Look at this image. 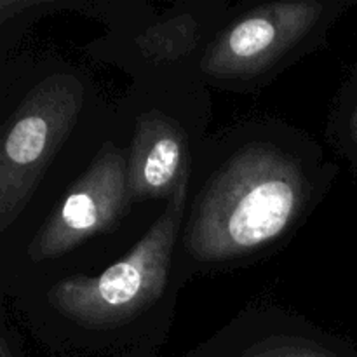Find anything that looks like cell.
I'll return each mask as SVG.
<instances>
[{"instance_id": "2", "label": "cell", "mask_w": 357, "mask_h": 357, "mask_svg": "<svg viewBox=\"0 0 357 357\" xmlns=\"http://www.w3.org/2000/svg\"><path fill=\"white\" fill-rule=\"evenodd\" d=\"M117 128L115 103L54 52L0 59V260L33 236Z\"/></svg>"}, {"instance_id": "8", "label": "cell", "mask_w": 357, "mask_h": 357, "mask_svg": "<svg viewBox=\"0 0 357 357\" xmlns=\"http://www.w3.org/2000/svg\"><path fill=\"white\" fill-rule=\"evenodd\" d=\"M181 357H357V344L274 303H253Z\"/></svg>"}, {"instance_id": "7", "label": "cell", "mask_w": 357, "mask_h": 357, "mask_svg": "<svg viewBox=\"0 0 357 357\" xmlns=\"http://www.w3.org/2000/svg\"><path fill=\"white\" fill-rule=\"evenodd\" d=\"M232 9L225 0H181L164 13L149 3L135 20L89 42L86 52L124 72L131 84L197 79L199 61Z\"/></svg>"}, {"instance_id": "9", "label": "cell", "mask_w": 357, "mask_h": 357, "mask_svg": "<svg viewBox=\"0 0 357 357\" xmlns=\"http://www.w3.org/2000/svg\"><path fill=\"white\" fill-rule=\"evenodd\" d=\"M326 139L349 164L357 159V72L337 93L328 117Z\"/></svg>"}, {"instance_id": "5", "label": "cell", "mask_w": 357, "mask_h": 357, "mask_svg": "<svg viewBox=\"0 0 357 357\" xmlns=\"http://www.w3.org/2000/svg\"><path fill=\"white\" fill-rule=\"evenodd\" d=\"M357 0H272L237 3L197 65L208 89L251 94L323 47Z\"/></svg>"}, {"instance_id": "4", "label": "cell", "mask_w": 357, "mask_h": 357, "mask_svg": "<svg viewBox=\"0 0 357 357\" xmlns=\"http://www.w3.org/2000/svg\"><path fill=\"white\" fill-rule=\"evenodd\" d=\"M153 209L132 204L128 149L117 122L114 135L63 192L33 236L17 253L0 260V293L28 281L93 274L108 267L149 230L152 223L142 225L138 215Z\"/></svg>"}, {"instance_id": "6", "label": "cell", "mask_w": 357, "mask_h": 357, "mask_svg": "<svg viewBox=\"0 0 357 357\" xmlns=\"http://www.w3.org/2000/svg\"><path fill=\"white\" fill-rule=\"evenodd\" d=\"M115 115L128 149L132 204H166L188 187L195 153L209 135V89L197 79L129 84Z\"/></svg>"}, {"instance_id": "11", "label": "cell", "mask_w": 357, "mask_h": 357, "mask_svg": "<svg viewBox=\"0 0 357 357\" xmlns=\"http://www.w3.org/2000/svg\"><path fill=\"white\" fill-rule=\"evenodd\" d=\"M349 166H351V169L354 171V174H356V176H357V159L354 160V162H351V164H349Z\"/></svg>"}, {"instance_id": "3", "label": "cell", "mask_w": 357, "mask_h": 357, "mask_svg": "<svg viewBox=\"0 0 357 357\" xmlns=\"http://www.w3.org/2000/svg\"><path fill=\"white\" fill-rule=\"evenodd\" d=\"M187 190L180 188L108 267L28 281L2 295L49 356L160 357L188 282L176 258Z\"/></svg>"}, {"instance_id": "1", "label": "cell", "mask_w": 357, "mask_h": 357, "mask_svg": "<svg viewBox=\"0 0 357 357\" xmlns=\"http://www.w3.org/2000/svg\"><path fill=\"white\" fill-rule=\"evenodd\" d=\"M321 143L278 117L209 132L192 164L178 239L187 281L251 267L288 246L337 183Z\"/></svg>"}, {"instance_id": "10", "label": "cell", "mask_w": 357, "mask_h": 357, "mask_svg": "<svg viewBox=\"0 0 357 357\" xmlns=\"http://www.w3.org/2000/svg\"><path fill=\"white\" fill-rule=\"evenodd\" d=\"M0 357H24L23 342L10 324L6 309L0 310Z\"/></svg>"}]
</instances>
